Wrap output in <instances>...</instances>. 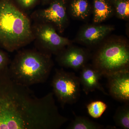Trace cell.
Masks as SVG:
<instances>
[{
    "instance_id": "13",
    "label": "cell",
    "mask_w": 129,
    "mask_h": 129,
    "mask_svg": "<svg viewBox=\"0 0 129 129\" xmlns=\"http://www.w3.org/2000/svg\"><path fill=\"white\" fill-rule=\"evenodd\" d=\"M103 126L83 116H75L67 127L69 129H101Z\"/></svg>"
},
{
    "instance_id": "10",
    "label": "cell",
    "mask_w": 129,
    "mask_h": 129,
    "mask_svg": "<svg viewBox=\"0 0 129 129\" xmlns=\"http://www.w3.org/2000/svg\"><path fill=\"white\" fill-rule=\"evenodd\" d=\"M113 30V27L110 25H89L81 30L78 39L86 45H94L104 39Z\"/></svg>"
},
{
    "instance_id": "1",
    "label": "cell",
    "mask_w": 129,
    "mask_h": 129,
    "mask_svg": "<svg viewBox=\"0 0 129 129\" xmlns=\"http://www.w3.org/2000/svg\"><path fill=\"white\" fill-rule=\"evenodd\" d=\"M28 16L13 0H0V47L13 52L34 41Z\"/></svg>"
},
{
    "instance_id": "19",
    "label": "cell",
    "mask_w": 129,
    "mask_h": 129,
    "mask_svg": "<svg viewBox=\"0 0 129 129\" xmlns=\"http://www.w3.org/2000/svg\"><path fill=\"white\" fill-rule=\"evenodd\" d=\"M52 0H40L43 5H48Z\"/></svg>"
},
{
    "instance_id": "17",
    "label": "cell",
    "mask_w": 129,
    "mask_h": 129,
    "mask_svg": "<svg viewBox=\"0 0 129 129\" xmlns=\"http://www.w3.org/2000/svg\"><path fill=\"white\" fill-rule=\"evenodd\" d=\"M13 2L23 11L32 9L38 4L40 0H14Z\"/></svg>"
},
{
    "instance_id": "5",
    "label": "cell",
    "mask_w": 129,
    "mask_h": 129,
    "mask_svg": "<svg viewBox=\"0 0 129 129\" xmlns=\"http://www.w3.org/2000/svg\"><path fill=\"white\" fill-rule=\"evenodd\" d=\"M32 28L34 41L39 50L57 55L70 45V41L58 34L55 28L50 24L34 22Z\"/></svg>"
},
{
    "instance_id": "2",
    "label": "cell",
    "mask_w": 129,
    "mask_h": 129,
    "mask_svg": "<svg viewBox=\"0 0 129 129\" xmlns=\"http://www.w3.org/2000/svg\"><path fill=\"white\" fill-rule=\"evenodd\" d=\"M53 66L51 55L37 50L19 51L10 62L8 71L16 83L29 87L46 81Z\"/></svg>"
},
{
    "instance_id": "9",
    "label": "cell",
    "mask_w": 129,
    "mask_h": 129,
    "mask_svg": "<svg viewBox=\"0 0 129 129\" xmlns=\"http://www.w3.org/2000/svg\"><path fill=\"white\" fill-rule=\"evenodd\" d=\"M81 70L79 77L80 84L86 95L96 89L99 90L104 94L108 95L99 83L102 75L93 65L86 64Z\"/></svg>"
},
{
    "instance_id": "14",
    "label": "cell",
    "mask_w": 129,
    "mask_h": 129,
    "mask_svg": "<svg viewBox=\"0 0 129 129\" xmlns=\"http://www.w3.org/2000/svg\"><path fill=\"white\" fill-rule=\"evenodd\" d=\"M129 104L118 108L113 117L116 125L124 129H129Z\"/></svg>"
},
{
    "instance_id": "3",
    "label": "cell",
    "mask_w": 129,
    "mask_h": 129,
    "mask_svg": "<svg viewBox=\"0 0 129 129\" xmlns=\"http://www.w3.org/2000/svg\"><path fill=\"white\" fill-rule=\"evenodd\" d=\"M93 66L102 76L129 70V49L122 42H111L99 49L95 54Z\"/></svg>"
},
{
    "instance_id": "18",
    "label": "cell",
    "mask_w": 129,
    "mask_h": 129,
    "mask_svg": "<svg viewBox=\"0 0 129 129\" xmlns=\"http://www.w3.org/2000/svg\"><path fill=\"white\" fill-rule=\"evenodd\" d=\"M11 62L7 52L0 49V75L9 67Z\"/></svg>"
},
{
    "instance_id": "12",
    "label": "cell",
    "mask_w": 129,
    "mask_h": 129,
    "mask_svg": "<svg viewBox=\"0 0 129 129\" xmlns=\"http://www.w3.org/2000/svg\"><path fill=\"white\" fill-rule=\"evenodd\" d=\"M69 7L71 15L75 18L84 19L89 15L90 6L88 0H72Z\"/></svg>"
},
{
    "instance_id": "6",
    "label": "cell",
    "mask_w": 129,
    "mask_h": 129,
    "mask_svg": "<svg viewBox=\"0 0 129 129\" xmlns=\"http://www.w3.org/2000/svg\"><path fill=\"white\" fill-rule=\"evenodd\" d=\"M68 0H52L48 7L33 12L30 18L38 22L50 24L57 31H64L68 22L67 7Z\"/></svg>"
},
{
    "instance_id": "4",
    "label": "cell",
    "mask_w": 129,
    "mask_h": 129,
    "mask_svg": "<svg viewBox=\"0 0 129 129\" xmlns=\"http://www.w3.org/2000/svg\"><path fill=\"white\" fill-rule=\"evenodd\" d=\"M79 78L74 73L62 69H56L51 81L53 93L63 107L66 104H73L80 95Z\"/></svg>"
},
{
    "instance_id": "7",
    "label": "cell",
    "mask_w": 129,
    "mask_h": 129,
    "mask_svg": "<svg viewBox=\"0 0 129 129\" xmlns=\"http://www.w3.org/2000/svg\"><path fill=\"white\" fill-rule=\"evenodd\" d=\"M106 77L111 96L118 101L129 103V70L117 72Z\"/></svg>"
},
{
    "instance_id": "15",
    "label": "cell",
    "mask_w": 129,
    "mask_h": 129,
    "mask_svg": "<svg viewBox=\"0 0 129 129\" xmlns=\"http://www.w3.org/2000/svg\"><path fill=\"white\" fill-rule=\"evenodd\" d=\"M107 107L106 103L100 101L91 102L86 106L89 115L94 118H98L101 117Z\"/></svg>"
},
{
    "instance_id": "8",
    "label": "cell",
    "mask_w": 129,
    "mask_h": 129,
    "mask_svg": "<svg viewBox=\"0 0 129 129\" xmlns=\"http://www.w3.org/2000/svg\"><path fill=\"white\" fill-rule=\"evenodd\" d=\"M57 56V61L60 66L75 70H81L89 58V54L85 50L74 47L64 48Z\"/></svg>"
},
{
    "instance_id": "11",
    "label": "cell",
    "mask_w": 129,
    "mask_h": 129,
    "mask_svg": "<svg viewBox=\"0 0 129 129\" xmlns=\"http://www.w3.org/2000/svg\"><path fill=\"white\" fill-rule=\"evenodd\" d=\"M93 4L95 23L102 22L112 14L113 6L110 0H93Z\"/></svg>"
},
{
    "instance_id": "16",
    "label": "cell",
    "mask_w": 129,
    "mask_h": 129,
    "mask_svg": "<svg viewBox=\"0 0 129 129\" xmlns=\"http://www.w3.org/2000/svg\"><path fill=\"white\" fill-rule=\"evenodd\" d=\"M119 18L127 19L129 18V0H110Z\"/></svg>"
}]
</instances>
